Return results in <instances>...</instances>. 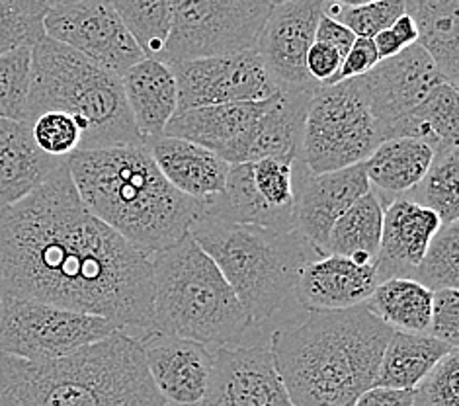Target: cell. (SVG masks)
Listing matches in <instances>:
<instances>
[{
    "label": "cell",
    "instance_id": "cell-46",
    "mask_svg": "<svg viewBox=\"0 0 459 406\" xmlns=\"http://www.w3.org/2000/svg\"><path fill=\"white\" fill-rule=\"evenodd\" d=\"M371 41H374V48L377 51L379 61H385V59L395 57V55H399L404 49L391 30L379 31V34Z\"/></svg>",
    "mask_w": 459,
    "mask_h": 406
},
{
    "label": "cell",
    "instance_id": "cell-39",
    "mask_svg": "<svg viewBox=\"0 0 459 406\" xmlns=\"http://www.w3.org/2000/svg\"><path fill=\"white\" fill-rule=\"evenodd\" d=\"M295 162L264 159L253 164L255 188L270 207L278 212H291L295 205Z\"/></svg>",
    "mask_w": 459,
    "mask_h": 406
},
{
    "label": "cell",
    "instance_id": "cell-2",
    "mask_svg": "<svg viewBox=\"0 0 459 406\" xmlns=\"http://www.w3.org/2000/svg\"><path fill=\"white\" fill-rule=\"evenodd\" d=\"M393 331L366 305L311 313L272 333L270 354L293 406H354L374 387Z\"/></svg>",
    "mask_w": 459,
    "mask_h": 406
},
{
    "label": "cell",
    "instance_id": "cell-27",
    "mask_svg": "<svg viewBox=\"0 0 459 406\" xmlns=\"http://www.w3.org/2000/svg\"><path fill=\"white\" fill-rule=\"evenodd\" d=\"M407 13L417 24V43L432 59L446 84H459V0H407Z\"/></svg>",
    "mask_w": 459,
    "mask_h": 406
},
{
    "label": "cell",
    "instance_id": "cell-7",
    "mask_svg": "<svg viewBox=\"0 0 459 406\" xmlns=\"http://www.w3.org/2000/svg\"><path fill=\"white\" fill-rule=\"evenodd\" d=\"M190 237L215 262L253 323L274 315L295 289L301 270L323 258L298 230L221 223L202 212Z\"/></svg>",
    "mask_w": 459,
    "mask_h": 406
},
{
    "label": "cell",
    "instance_id": "cell-42",
    "mask_svg": "<svg viewBox=\"0 0 459 406\" xmlns=\"http://www.w3.org/2000/svg\"><path fill=\"white\" fill-rule=\"evenodd\" d=\"M377 63H379V57H377L376 48H374V41L356 38L354 46L350 48V51L346 53V57L342 59L341 69H338V74L334 76L333 84L359 79V76H364L371 69H374Z\"/></svg>",
    "mask_w": 459,
    "mask_h": 406
},
{
    "label": "cell",
    "instance_id": "cell-19",
    "mask_svg": "<svg viewBox=\"0 0 459 406\" xmlns=\"http://www.w3.org/2000/svg\"><path fill=\"white\" fill-rule=\"evenodd\" d=\"M377 285L376 264H358L342 256H323L301 270L293 293L309 313L344 311L364 305Z\"/></svg>",
    "mask_w": 459,
    "mask_h": 406
},
{
    "label": "cell",
    "instance_id": "cell-13",
    "mask_svg": "<svg viewBox=\"0 0 459 406\" xmlns=\"http://www.w3.org/2000/svg\"><path fill=\"white\" fill-rule=\"evenodd\" d=\"M170 71L177 81V114L205 106L260 102L280 92L256 51L177 63Z\"/></svg>",
    "mask_w": 459,
    "mask_h": 406
},
{
    "label": "cell",
    "instance_id": "cell-29",
    "mask_svg": "<svg viewBox=\"0 0 459 406\" xmlns=\"http://www.w3.org/2000/svg\"><path fill=\"white\" fill-rule=\"evenodd\" d=\"M389 139H417L429 145L434 155L459 149V102L457 91L442 82L430 96L387 131Z\"/></svg>",
    "mask_w": 459,
    "mask_h": 406
},
{
    "label": "cell",
    "instance_id": "cell-45",
    "mask_svg": "<svg viewBox=\"0 0 459 406\" xmlns=\"http://www.w3.org/2000/svg\"><path fill=\"white\" fill-rule=\"evenodd\" d=\"M354 406H412V391L371 387L359 394Z\"/></svg>",
    "mask_w": 459,
    "mask_h": 406
},
{
    "label": "cell",
    "instance_id": "cell-35",
    "mask_svg": "<svg viewBox=\"0 0 459 406\" xmlns=\"http://www.w3.org/2000/svg\"><path fill=\"white\" fill-rule=\"evenodd\" d=\"M49 3L41 0H0V57L18 49H31L46 38L43 18Z\"/></svg>",
    "mask_w": 459,
    "mask_h": 406
},
{
    "label": "cell",
    "instance_id": "cell-36",
    "mask_svg": "<svg viewBox=\"0 0 459 406\" xmlns=\"http://www.w3.org/2000/svg\"><path fill=\"white\" fill-rule=\"evenodd\" d=\"M323 14L346 26L356 38L374 39L389 30L404 14L403 0H376V3H323Z\"/></svg>",
    "mask_w": 459,
    "mask_h": 406
},
{
    "label": "cell",
    "instance_id": "cell-37",
    "mask_svg": "<svg viewBox=\"0 0 459 406\" xmlns=\"http://www.w3.org/2000/svg\"><path fill=\"white\" fill-rule=\"evenodd\" d=\"M31 84V49L24 48L0 57V119L26 122Z\"/></svg>",
    "mask_w": 459,
    "mask_h": 406
},
{
    "label": "cell",
    "instance_id": "cell-9",
    "mask_svg": "<svg viewBox=\"0 0 459 406\" xmlns=\"http://www.w3.org/2000/svg\"><path fill=\"white\" fill-rule=\"evenodd\" d=\"M270 10L264 0H180L159 63L170 67L255 51Z\"/></svg>",
    "mask_w": 459,
    "mask_h": 406
},
{
    "label": "cell",
    "instance_id": "cell-47",
    "mask_svg": "<svg viewBox=\"0 0 459 406\" xmlns=\"http://www.w3.org/2000/svg\"><path fill=\"white\" fill-rule=\"evenodd\" d=\"M389 30L395 34V38L399 39L403 48H409V46H412V43H417V39H419L417 24H414V20L407 13L399 16L395 20V24H393Z\"/></svg>",
    "mask_w": 459,
    "mask_h": 406
},
{
    "label": "cell",
    "instance_id": "cell-15",
    "mask_svg": "<svg viewBox=\"0 0 459 406\" xmlns=\"http://www.w3.org/2000/svg\"><path fill=\"white\" fill-rule=\"evenodd\" d=\"M198 406H293L268 348H217Z\"/></svg>",
    "mask_w": 459,
    "mask_h": 406
},
{
    "label": "cell",
    "instance_id": "cell-8",
    "mask_svg": "<svg viewBox=\"0 0 459 406\" xmlns=\"http://www.w3.org/2000/svg\"><path fill=\"white\" fill-rule=\"evenodd\" d=\"M359 79L319 86L303 119L299 160L311 174L362 164L381 145Z\"/></svg>",
    "mask_w": 459,
    "mask_h": 406
},
{
    "label": "cell",
    "instance_id": "cell-48",
    "mask_svg": "<svg viewBox=\"0 0 459 406\" xmlns=\"http://www.w3.org/2000/svg\"><path fill=\"white\" fill-rule=\"evenodd\" d=\"M0 305H3V295H0Z\"/></svg>",
    "mask_w": 459,
    "mask_h": 406
},
{
    "label": "cell",
    "instance_id": "cell-44",
    "mask_svg": "<svg viewBox=\"0 0 459 406\" xmlns=\"http://www.w3.org/2000/svg\"><path fill=\"white\" fill-rule=\"evenodd\" d=\"M315 41L323 43V46L333 48L344 59L346 53L350 51V48L354 46L356 36L346 26L338 24L336 20L323 14L321 20H319V24H316V30H315Z\"/></svg>",
    "mask_w": 459,
    "mask_h": 406
},
{
    "label": "cell",
    "instance_id": "cell-34",
    "mask_svg": "<svg viewBox=\"0 0 459 406\" xmlns=\"http://www.w3.org/2000/svg\"><path fill=\"white\" fill-rule=\"evenodd\" d=\"M411 280L419 281L426 289L442 291L457 289L459 285V221L442 225L430 240L426 255L420 260Z\"/></svg>",
    "mask_w": 459,
    "mask_h": 406
},
{
    "label": "cell",
    "instance_id": "cell-24",
    "mask_svg": "<svg viewBox=\"0 0 459 406\" xmlns=\"http://www.w3.org/2000/svg\"><path fill=\"white\" fill-rule=\"evenodd\" d=\"M280 92L260 102H235L186 109L174 116L165 127V137L184 139L220 152L229 143L253 125L278 102Z\"/></svg>",
    "mask_w": 459,
    "mask_h": 406
},
{
    "label": "cell",
    "instance_id": "cell-5",
    "mask_svg": "<svg viewBox=\"0 0 459 406\" xmlns=\"http://www.w3.org/2000/svg\"><path fill=\"white\" fill-rule=\"evenodd\" d=\"M46 112L74 119L82 134L79 151L143 145L129 114L122 76L48 36L31 48L26 124Z\"/></svg>",
    "mask_w": 459,
    "mask_h": 406
},
{
    "label": "cell",
    "instance_id": "cell-3",
    "mask_svg": "<svg viewBox=\"0 0 459 406\" xmlns=\"http://www.w3.org/2000/svg\"><path fill=\"white\" fill-rule=\"evenodd\" d=\"M65 162L86 210L147 256L190 237L202 203L174 190L143 145L74 151Z\"/></svg>",
    "mask_w": 459,
    "mask_h": 406
},
{
    "label": "cell",
    "instance_id": "cell-30",
    "mask_svg": "<svg viewBox=\"0 0 459 406\" xmlns=\"http://www.w3.org/2000/svg\"><path fill=\"white\" fill-rule=\"evenodd\" d=\"M384 203L374 190L350 207L334 223L325 246V256H342L358 264H376L381 229H384Z\"/></svg>",
    "mask_w": 459,
    "mask_h": 406
},
{
    "label": "cell",
    "instance_id": "cell-43",
    "mask_svg": "<svg viewBox=\"0 0 459 406\" xmlns=\"http://www.w3.org/2000/svg\"><path fill=\"white\" fill-rule=\"evenodd\" d=\"M341 63L342 57L333 48L315 41L307 53V59H305V67H307L309 76L316 84L331 86L338 69H341Z\"/></svg>",
    "mask_w": 459,
    "mask_h": 406
},
{
    "label": "cell",
    "instance_id": "cell-6",
    "mask_svg": "<svg viewBox=\"0 0 459 406\" xmlns=\"http://www.w3.org/2000/svg\"><path fill=\"white\" fill-rule=\"evenodd\" d=\"M151 333L235 348L253 326L215 262L192 237L151 256Z\"/></svg>",
    "mask_w": 459,
    "mask_h": 406
},
{
    "label": "cell",
    "instance_id": "cell-12",
    "mask_svg": "<svg viewBox=\"0 0 459 406\" xmlns=\"http://www.w3.org/2000/svg\"><path fill=\"white\" fill-rule=\"evenodd\" d=\"M323 16L319 0H283L272 10L256 41V55L280 92H315L319 89L305 67Z\"/></svg>",
    "mask_w": 459,
    "mask_h": 406
},
{
    "label": "cell",
    "instance_id": "cell-18",
    "mask_svg": "<svg viewBox=\"0 0 459 406\" xmlns=\"http://www.w3.org/2000/svg\"><path fill=\"white\" fill-rule=\"evenodd\" d=\"M311 94L313 92H280L278 102L217 155L231 167L233 164H255L264 159L298 162L303 119Z\"/></svg>",
    "mask_w": 459,
    "mask_h": 406
},
{
    "label": "cell",
    "instance_id": "cell-32",
    "mask_svg": "<svg viewBox=\"0 0 459 406\" xmlns=\"http://www.w3.org/2000/svg\"><path fill=\"white\" fill-rule=\"evenodd\" d=\"M174 0H126V3H114L116 13L122 18L129 36L134 38L145 59L159 61L162 49H165L172 18H174Z\"/></svg>",
    "mask_w": 459,
    "mask_h": 406
},
{
    "label": "cell",
    "instance_id": "cell-25",
    "mask_svg": "<svg viewBox=\"0 0 459 406\" xmlns=\"http://www.w3.org/2000/svg\"><path fill=\"white\" fill-rule=\"evenodd\" d=\"M434 160V151L417 139H389L362 162L369 188L384 207L407 195L426 177Z\"/></svg>",
    "mask_w": 459,
    "mask_h": 406
},
{
    "label": "cell",
    "instance_id": "cell-20",
    "mask_svg": "<svg viewBox=\"0 0 459 406\" xmlns=\"http://www.w3.org/2000/svg\"><path fill=\"white\" fill-rule=\"evenodd\" d=\"M440 227L438 215L407 197L389 202L384 210V229L376 258L379 283L393 278L411 280Z\"/></svg>",
    "mask_w": 459,
    "mask_h": 406
},
{
    "label": "cell",
    "instance_id": "cell-23",
    "mask_svg": "<svg viewBox=\"0 0 459 406\" xmlns=\"http://www.w3.org/2000/svg\"><path fill=\"white\" fill-rule=\"evenodd\" d=\"M122 86L129 114L139 135L160 137L178 112L177 81L170 67L155 59H143L122 74Z\"/></svg>",
    "mask_w": 459,
    "mask_h": 406
},
{
    "label": "cell",
    "instance_id": "cell-22",
    "mask_svg": "<svg viewBox=\"0 0 459 406\" xmlns=\"http://www.w3.org/2000/svg\"><path fill=\"white\" fill-rule=\"evenodd\" d=\"M63 162L39 151L30 124L0 119V212L34 194Z\"/></svg>",
    "mask_w": 459,
    "mask_h": 406
},
{
    "label": "cell",
    "instance_id": "cell-1",
    "mask_svg": "<svg viewBox=\"0 0 459 406\" xmlns=\"http://www.w3.org/2000/svg\"><path fill=\"white\" fill-rule=\"evenodd\" d=\"M0 295L152 328L151 256L86 210L67 162L0 212Z\"/></svg>",
    "mask_w": 459,
    "mask_h": 406
},
{
    "label": "cell",
    "instance_id": "cell-10",
    "mask_svg": "<svg viewBox=\"0 0 459 406\" xmlns=\"http://www.w3.org/2000/svg\"><path fill=\"white\" fill-rule=\"evenodd\" d=\"M117 331L104 316L34 299L3 298L0 305V354L26 361L67 358Z\"/></svg>",
    "mask_w": 459,
    "mask_h": 406
},
{
    "label": "cell",
    "instance_id": "cell-21",
    "mask_svg": "<svg viewBox=\"0 0 459 406\" xmlns=\"http://www.w3.org/2000/svg\"><path fill=\"white\" fill-rule=\"evenodd\" d=\"M143 147L165 180L190 200L207 203L225 188L231 164H227L217 152L165 135L145 139Z\"/></svg>",
    "mask_w": 459,
    "mask_h": 406
},
{
    "label": "cell",
    "instance_id": "cell-33",
    "mask_svg": "<svg viewBox=\"0 0 459 406\" xmlns=\"http://www.w3.org/2000/svg\"><path fill=\"white\" fill-rule=\"evenodd\" d=\"M459 149L434 155L426 177L417 188L411 190L407 200L419 203L440 217L442 225L459 221Z\"/></svg>",
    "mask_w": 459,
    "mask_h": 406
},
{
    "label": "cell",
    "instance_id": "cell-14",
    "mask_svg": "<svg viewBox=\"0 0 459 406\" xmlns=\"http://www.w3.org/2000/svg\"><path fill=\"white\" fill-rule=\"evenodd\" d=\"M359 82L381 141H385L387 131L412 114L444 79L426 51L412 43L395 57L379 61L368 74L359 76Z\"/></svg>",
    "mask_w": 459,
    "mask_h": 406
},
{
    "label": "cell",
    "instance_id": "cell-31",
    "mask_svg": "<svg viewBox=\"0 0 459 406\" xmlns=\"http://www.w3.org/2000/svg\"><path fill=\"white\" fill-rule=\"evenodd\" d=\"M391 331L426 334L432 313V291L407 278H393L379 283L364 303Z\"/></svg>",
    "mask_w": 459,
    "mask_h": 406
},
{
    "label": "cell",
    "instance_id": "cell-26",
    "mask_svg": "<svg viewBox=\"0 0 459 406\" xmlns=\"http://www.w3.org/2000/svg\"><path fill=\"white\" fill-rule=\"evenodd\" d=\"M202 213L221 223L260 227L276 233L295 230L291 212H278L262 200L255 188L253 164H233L229 168L225 188L213 200L202 203Z\"/></svg>",
    "mask_w": 459,
    "mask_h": 406
},
{
    "label": "cell",
    "instance_id": "cell-38",
    "mask_svg": "<svg viewBox=\"0 0 459 406\" xmlns=\"http://www.w3.org/2000/svg\"><path fill=\"white\" fill-rule=\"evenodd\" d=\"M31 137L51 159H67L79 151L82 134L74 119L63 112H46L30 124Z\"/></svg>",
    "mask_w": 459,
    "mask_h": 406
},
{
    "label": "cell",
    "instance_id": "cell-28",
    "mask_svg": "<svg viewBox=\"0 0 459 406\" xmlns=\"http://www.w3.org/2000/svg\"><path fill=\"white\" fill-rule=\"evenodd\" d=\"M457 348L447 346L429 334L393 331L376 376L374 387L414 391L420 381Z\"/></svg>",
    "mask_w": 459,
    "mask_h": 406
},
{
    "label": "cell",
    "instance_id": "cell-4",
    "mask_svg": "<svg viewBox=\"0 0 459 406\" xmlns=\"http://www.w3.org/2000/svg\"><path fill=\"white\" fill-rule=\"evenodd\" d=\"M0 406H167L151 381L141 340L117 331L67 358L0 354Z\"/></svg>",
    "mask_w": 459,
    "mask_h": 406
},
{
    "label": "cell",
    "instance_id": "cell-11",
    "mask_svg": "<svg viewBox=\"0 0 459 406\" xmlns=\"http://www.w3.org/2000/svg\"><path fill=\"white\" fill-rule=\"evenodd\" d=\"M43 30L48 38L84 55L117 76L145 59L116 13L114 3L108 0L49 3Z\"/></svg>",
    "mask_w": 459,
    "mask_h": 406
},
{
    "label": "cell",
    "instance_id": "cell-17",
    "mask_svg": "<svg viewBox=\"0 0 459 406\" xmlns=\"http://www.w3.org/2000/svg\"><path fill=\"white\" fill-rule=\"evenodd\" d=\"M152 385L165 402L198 406L210 385L213 354L194 340L147 333L141 338Z\"/></svg>",
    "mask_w": 459,
    "mask_h": 406
},
{
    "label": "cell",
    "instance_id": "cell-16",
    "mask_svg": "<svg viewBox=\"0 0 459 406\" xmlns=\"http://www.w3.org/2000/svg\"><path fill=\"white\" fill-rule=\"evenodd\" d=\"M293 178L295 230L325 256L326 240L334 223L371 190L364 164L325 174H311L305 168L301 177L293 172Z\"/></svg>",
    "mask_w": 459,
    "mask_h": 406
},
{
    "label": "cell",
    "instance_id": "cell-40",
    "mask_svg": "<svg viewBox=\"0 0 459 406\" xmlns=\"http://www.w3.org/2000/svg\"><path fill=\"white\" fill-rule=\"evenodd\" d=\"M459 350L447 354L412 391V406H459Z\"/></svg>",
    "mask_w": 459,
    "mask_h": 406
},
{
    "label": "cell",
    "instance_id": "cell-41",
    "mask_svg": "<svg viewBox=\"0 0 459 406\" xmlns=\"http://www.w3.org/2000/svg\"><path fill=\"white\" fill-rule=\"evenodd\" d=\"M429 336L440 342L459 346V293L457 289H442L432 293V313Z\"/></svg>",
    "mask_w": 459,
    "mask_h": 406
}]
</instances>
